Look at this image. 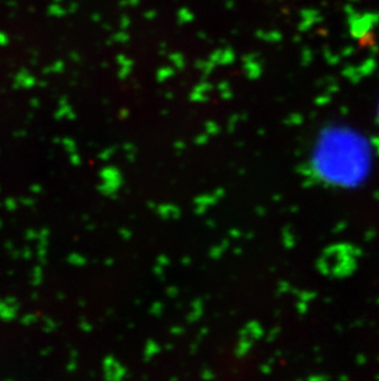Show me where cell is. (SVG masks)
<instances>
[{"mask_svg": "<svg viewBox=\"0 0 379 381\" xmlns=\"http://www.w3.org/2000/svg\"><path fill=\"white\" fill-rule=\"evenodd\" d=\"M312 162L318 179L331 186H355L366 178L368 172L366 147L347 135L331 137L320 143Z\"/></svg>", "mask_w": 379, "mask_h": 381, "instance_id": "1", "label": "cell"}]
</instances>
